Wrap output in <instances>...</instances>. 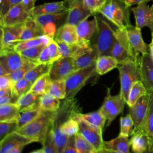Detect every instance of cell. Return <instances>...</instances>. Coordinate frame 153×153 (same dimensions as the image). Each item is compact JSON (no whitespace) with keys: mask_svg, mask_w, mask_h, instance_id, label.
Returning a JSON list of instances; mask_svg holds the SVG:
<instances>
[{"mask_svg":"<svg viewBox=\"0 0 153 153\" xmlns=\"http://www.w3.org/2000/svg\"><path fill=\"white\" fill-rule=\"evenodd\" d=\"M94 16L97 19V26L91 44L97 51L99 56L109 55L115 38L116 29L112 27L111 22L101 13L97 12Z\"/></svg>","mask_w":153,"mask_h":153,"instance_id":"6da1fadb","label":"cell"},{"mask_svg":"<svg viewBox=\"0 0 153 153\" xmlns=\"http://www.w3.org/2000/svg\"><path fill=\"white\" fill-rule=\"evenodd\" d=\"M131 7L125 0H106L98 13L117 27L126 28L131 25L130 20Z\"/></svg>","mask_w":153,"mask_h":153,"instance_id":"7a4b0ae2","label":"cell"},{"mask_svg":"<svg viewBox=\"0 0 153 153\" xmlns=\"http://www.w3.org/2000/svg\"><path fill=\"white\" fill-rule=\"evenodd\" d=\"M54 113L42 110L35 119L19 128L17 132L29 138L33 142L42 143L50 129Z\"/></svg>","mask_w":153,"mask_h":153,"instance_id":"3957f363","label":"cell"},{"mask_svg":"<svg viewBox=\"0 0 153 153\" xmlns=\"http://www.w3.org/2000/svg\"><path fill=\"white\" fill-rule=\"evenodd\" d=\"M109 55L115 58L118 63L130 60H140L141 56L131 47L126 28L118 27L115 30V38Z\"/></svg>","mask_w":153,"mask_h":153,"instance_id":"277c9868","label":"cell"},{"mask_svg":"<svg viewBox=\"0 0 153 153\" xmlns=\"http://www.w3.org/2000/svg\"><path fill=\"white\" fill-rule=\"evenodd\" d=\"M117 68L120 74L121 85L120 93L127 103L132 85L136 81L141 80L140 60H130L124 63H118Z\"/></svg>","mask_w":153,"mask_h":153,"instance_id":"5b68a950","label":"cell"},{"mask_svg":"<svg viewBox=\"0 0 153 153\" xmlns=\"http://www.w3.org/2000/svg\"><path fill=\"white\" fill-rule=\"evenodd\" d=\"M72 117L78 124L79 133L92 144L97 152H102L103 143L102 131L87 121L82 117L78 107L74 111Z\"/></svg>","mask_w":153,"mask_h":153,"instance_id":"8992f818","label":"cell"},{"mask_svg":"<svg viewBox=\"0 0 153 153\" xmlns=\"http://www.w3.org/2000/svg\"><path fill=\"white\" fill-rule=\"evenodd\" d=\"M96 72V62L84 68L78 69L71 74L66 79V94L65 99L75 98L77 93Z\"/></svg>","mask_w":153,"mask_h":153,"instance_id":"52a82bcc","label":"cell"},{"mask_svg":"<svg viewBox=\"0 0 153 153\" xmlns=\"http://www.w3.org/2000/svg\"><path fill=\"white\" fill-rule=\"evenodd\" d=\"M107 89L106 97L99 109L106 119L105 128L109 126L115 118L123 111L125 105L127 104L125 99L120 93L117 95L112 96L111 94L110 89L109 88Z\"/></svg>","mask_w":153,"mask_h":153,"instance_id":"ba28073f","label":"cell"},{"mask_svg":"<svg viewBox=\"0 0 153 153\" xmlns=\"http://www.w3.org/2000/svg\"><path fill=\"white\" fill-rule=\"evenodd\" d=\"M68 14V11L56 14H46L35 16L34 19L44 35L54 38L59 28L66 23Z\"/></svg>","mask_w":153,"mask_h":153,"instance_id":"9c48e42d","label":"cell"},{"mask_svg":"<svg viewBox=\"0 0 153 153\" xmlns=\"http://www.w3.org/2000/svg\"><path fill=\"white\" fill-rule=\"evenodd\" d=\"M25 60L21 54L14 48L0 51V76L17 70Z\"/></svg>","mask_w":153,"mask_h":153,"instance_id":"30bf717a","label":"cell"},{"mask_svg":"<svg viewBox=\"0 0 153 153\" xmlns=\"http://www.w3.org/2000/svg\"><path fill=\"white\" fill-rule=\"evenodd\" d=\"M32 142L29 138L15 131L0 140V152L21 153L26 145Z\"/></svg>","mask_w":153,"mask_h":153,"instance_id":"8fae6325","label":"cell"},{"mask_svg":"<svg viewBox=\"0 0 153 153\" xmlns=\"http://www.w3.org/2000/svg\"><path fill=\"white\" fill-rule=\"evenodd\" d=\"M76 71L74 57H62L52 63L49 74L52 81L65 80Z\"/></svg>","mask_w":153,"mask_h":153,"instance_id":"7c38bea8","label":"cell"},{"mask_svg":"<svg viewBox=\"0 0 153 153\" xmlns=\"http://www.w3.org/2000/svg\"><path fill=\"white\" fill-rule=\"evenodd\" d=\"M24 23L12 26L0 25V51L13 49L14 47L19 42Z\"/></svg>","mask_w":153,"mask_h":153,"instance_id":"4fadbf2b","label":"cell"},{"mask_svg":"<svg viewBox=\"0 0 153 153\" xmlns=\"http://www.w3.org/2000/svg\"><path fill=\"white\" fill-rule=\"evenodd\" d=\"M69 11L66 23L76 26L80 22L93 16L94 14L88 9L82 0H66Z\"/></svg>","mask_w":153,"mask_h":153,"instance_id":"5bb4252c","label":"cell"},{"mask_svg":"<svg viewBox=\"0 0 153 153\" xmlns=\"http://www.w3.org/2000/svg\"><path fill=\"white\" fill-rule=\"evenodd\" d=\"M153 2V1H152ZM148 2H142L136 7L131 8L134 14L136 26L142 29L148 27L153 32V2L151 6L147 5Z\"/></svg>","mask_w":153,"mask_h":153,"instance_id":"9a60e30c","label":"cell"},{"mask_svg":"<svg viewBox=\"0 0 153 153\" xmlns=\"http://www.w3.org/2000/svg\"><path fill=\"white\" fill-rule=\"evenodd\" d=\"M97 26V22L96 16L88 20V19L80 22L76 26V29L78 36V44L83 47H87L91 45V39L96 33Z\"/></svg>","mask_w":153,"mask_h":153,"instance_id":"2e32d148","label":"cell"},{"mask_svg":"<svg viewBox=\"0 0 153 153\" xmlns=\"http://www.w3.org/2000/svg\"><path fill=\"white\" fill-rule=\"evenodd\" d=\"M32 16L21 3L12 7L4 16L0 17V25L12 26L24 23Z\"/></svg>","mask_w":153,"mask_h":153,"instance_id":"e0dca14e","label":"cell"},{"mask_svg":"<svg viewBox=\"0 0 153 153\" xmlns=\"http://www.w3.org/2000/svg\"><path fill=\"white\" fill-rule=\"evenodd\" d=\"M149 100V92L140 97L135 103L129 107V114L134 123V131L142 125L146 116Z\"/></svg>","mask_w":153,"mask_h":153,"instance_id":"ac0fdd59","label":"cell"},{"mask_svg":"<svg viewBox=\"0 0 153 153\" xmlns=\"http://www.w3.org/2000/svg\"><path fill=\"white\" fill-rule=\"evenodd\" d=\"M126 29L129 42L135 51L141 55L149 53V45L142 38L141 29L130 25L126 27Z\"/></svg>","mask_w":153,"mask_h":153,"instance_id":"d6986e66","label":"cell"},{"mask_svg":"<svg viewBox=\"0 0 153 153\" xmlns=\"http://www.w3.org/2000/svg\"><path fill=\"white\" fill-rule=\"evenodd\" d=\"M140 69L141 81L148 91H153V60L149 53L141 55Z\"/></svg>","mask_w":153,"mask_h":153,"instance_id":"ffe728a7","label":"cell"},{"mask_svg":"<svg viewBox=\"0 0 153 153\" xmlns=\"http://www.w3.org/2000/svg\"><path fill=\"white\" fill-rule=\"evenodd\" d=\"M128 137L118 134L117 137L112 140H103L102 152L129 153L130 145Z\"/></svg>","mask_w":153,"mask_h":153,"instance_id":"44dd1931","label":"cell"},{"mask_svg":"<svg viewBox=\"0 0 153 153\" xmlns=\"http://www.w3.org/2000/svg\"><path fill=\"white\" fill-rule=\"evenodd\" d=\"M130 148L133 152H148L149 148V138L146 132L141 128L134 130L130 139Z\"/></svg>","mask_w":153,"mask_h":153,"instance_id":"7402d4cb","label":"cell"},{"mask_svg":"<svg viewBox=\"0 0 153 153\" xmlns=\"http://www.w3.org/2000/svg\"><path fill=\"white\" fill-rule=\"evenodd\" d=\"M66 2V0H64L61 1L44 3L35 6L33 10L32 16L34 17L42 14H56L69 11L68 7L65 5Z\"/></svg>","mask_w":153,"mask_h":153,"instance_id":"603a6c76","label":"cell"},{"mask_svg":"<svg viewBox=\"0 0 153 153\" xmlns=\"http://www.w3.org/2000/svg\"><path fill=\"white\" fill-rule=\"evenodd\" d=\"M99 54L91 45L88 46L74 58V64L76 70L86 68L96 62Z\"/></svg>","mask_w":153,"mask_h":153,"instance_id":"cb8c5ba5","label":"cell"},{"mask_svg":"<svg viewBox=\"0 0 153 153\" xmlns=\"http://www.w3.org/2000/svg\"><path fill=\"white\" fill-rule=\"evenodd\" d=\"M149 92L148 109L145 119L140 128L147 134L149 138V148L148 152L153 153V91Z\"/></svg>","mask_w":153,"mask_h":153,"instance_id":"d4e9b609","label":"cell"},{"mask_svg":"<svg viewBox=\"0 0 153 153\" xmlns=\"http://www.w3.org/2000/svg\"><path fill=\"white\" fill-rule=\"evenodd\" d=\"M54 39H58L68 44H78V36L76 26L66 23L61 26L55 36Z\"/></svg>","mask_w":153,"mask_h":153,"instance_id":"484cf974","label":"cell"},{"mask_svg":"<svg viewBox=\"0 0 153 153\" xmlns=\"http://www.w3.org/2000/svg\"><path fill=\"white\" fill-rule=\"evenodd\" d=\"M117 60L111 55L99 56L96 60V72L99 75H104L117 67Z\"/></svg>","mask_w":153,"mask_h":153,"instance_id":"4316f807","label":"cell"},{"mask_svg":"<svg viewBox=\"0 0 153 153\" xmlns=\"http://www.w3.org/2000/svg\"><path fill=\"white\" fill-rule=\"evenodd\" d=\"M41 35H44L41 29L36 22L34 17H30L24 23L19 42L36 38Z\"/></svg>","mask_w":153,"mask_h":153,"instance_id":"83f0119b","label":"cell"},{"mask_svg":"<svg viewBox=\"0 0 153 153\" xmlns=\"http://www.w3.org/2000/svg\"><path fill=\"white\" fill-rule=\"evenodd\" d=\"M41 96L30 90L21 96L16 103L19 108L20 111L28 109L41 108L39 104Z\"/></svg>","mask_w":153,"mask_h":153,"instance_id":"f1b7e54d","label":"cell"},{"mask_svg":"<svg viewBox=\"0 0 153 153\" xmlns=\"http://www.w3.org/2000/svg\"><path fill=\"white\" fill-rule=\"evenodd\" d=\"M20 109L16 103L0 105V121L17 120Z\"/></svg>","mask_w":153,"mask_h":153,"instance_id":"f546056e","label":"cell"},{"mask_svg":"<svg viewBox=\"0 0 153 153\" xmlns=\"http://www.w3.org/2000/svg\"><path fill=\"white\" fill-rule=\"evenodd\" d=\"M57 43L62 57H76L87 47H83L78 44H68L63 41L54 39ZM90 46V45H89ZM88 47V46H87Z\"/></svg>","mask_w":153,"mask_h":153,"instance_id":"4dcf8cb0","label":"cell"},{"mask_svg":"<svg viewBox=\"0 0 153 153\" xmlns=\"http://www.w3.org/2000/svg\"><path fill=\"white\" fill-rule=\"evenodd\" d=\"M148 91L141 80L136 81L131 86L128 97L127 105L128 107L133 105L142 96L147 94Z\"/></svg>","mask_w":153,"mask_h":153,"instance_id":"1f68e13d","label":"cell"},{"mask_svg":"<svg viewBox=\"0 0 153 153\" xmlns=\"http://www.w3.org/2000/svg\"><path fill=\"white\" fill-rule=\"evenodd\" d=\"M51 82L52 80L49 73L45 74L33 82L30 90L37 94L42 95L48 92Z\"/></svg>","mask_w":153,"mask_h":153,"instance_id":"d6a6232c","label":"cell"},{"mask_svg":"<svg viewBox=\"0 0 153 153\" xmlns=\"http://www.w3.org/2000/svg\"><path fill=\"white\" fill-rule=\"evenodd\" d=\"M39 104L44 111L56 112L60 106V99L56 98L48 92L41 96Z\"/></svg>","mask_w":153,"mask_h":153,"instance_id":"836d02e7","label":"cell"},{"mask_svg":"<svg viewBox=\"0 0 153 153\" xmlns=\"http://www.w3.org/2000/svg\"><path fill=\"white\" fill-rule=\"evenodd\" d=\"M52 63H39L30 69L25 75V78L29 82L33 83L41 76L49 73Z\"/></svg>","mask_w":153,"mask_h":153,"instance_id":"e575fe53","label":"cell"},{"mask_svg":"<svg viewBox=\"0 0 153 153\" xmlns=\"http://www.w3.org/2000/svg\"><path fill=\"white\" fill-rule=\"evenodd\" d=\"M42 111L41 108H37L20 111V115L17 119L19 129L32 121L41 114Z\"/></svg>","mask_w":153,"mask_h":153,"instance_id":"d590c367","label":"cell"},{"mask_svg":"<svg viewBox=\"0 0 153 153\" xmlns=\"http://www.w3.org/2000/svg\"><path fill=\"white\" fill-rule=\"evenodd\" d=\"M82 116L89 123L103 131L106 123V119L99 110L87 114H82Z\"/></svg>","mask_w":153,"mask_h":153,"instance_id":"8d00e7d4","label":"cell"},{"mask_svg":"<svg viewBox=\"0 0 153 153\" xmlns=\"http://www.w3.org/2000/svg\"><path fill=\"white\" fill-rule=\"evenodd\" d=\"M75 145L78 153H96L97 151L92 144L80 133L75 135Z\"/></svg>","mask_w":153,"mask_h":153,"instance_id":"74e56055","label":"cell"},{"mask_svg":"<svg viewBox=\"0 0 153 153\" xmlns=\"http://www.w3.org/2000/svg\"><path fill=\"white\" fill-rule=\"evenodd\" d=\"M48 93L59 99H65L66 94L65 80L52 81Z\"/></svg>","mask_w":153,"mask_h":153,"instance_id":"f35d334b","label":"cell"},{"mask_svg":"<svg viewBox=\"0 0 153 153\" xmlns=\"http://www.w3.org/2000/svg\"><path fill=\"white\" fill-rule=\"evenodd\" d=\"M42 147L39 149L32 151V153H59L54 140L52 133L49 130L47 136L42 143Z\"/></svg>","mask_w":153,"mask_h":153,"instance_id":"ab89813d","label":"cell"},{"mask_svg":"<svg viewBox=\"0 0 153 153\" xmlns=\"http://www.w3.org/2000/svg\"><path fill=\"white\" fill-rule=\"evenodd\" d=\"M36 65L37 64L35 63L26 60L25 63L19 69L12 72L10 74H8L9 76L12 80L14 84L16 81L23 78L26 74Z\"/></svg>","mask_w":153,"mask_h":153,"instance_id":"60d3db41","label":"cell"},{"mask_svg":"<svg viewBox=\"0 0 153 153\" xmlns=\"http://www.w3.org/2000/svg\"><path fill=\"white\" fill-rule=\"evenodd\" d=\"M134 131V123L128 114L120 118V131L119 134L130 137Z\"/></svg>","mask_w":153,"mask_h":153,"instance_id":"b9f144b4","label":"cell"},{"mask_svg":"<svg viewBox=\"0 0 153 153\" xmlns=\"http://www.w3.org/2000/svg\"><path fill=\"white\" fill-rule=\"evenodd\" d=\"M45 46L46 45H40L27 48L22 50L21 52H20V53L25 59L38 64V57L42 50Z\"/></svg>","mask_w":153,"mask_h":153,"instance_id":"7bdbcfd3","label":"cell"},{"mask_svg":"<svg viewBox=\"0 0 153 153\" xmlns=\"http://www.w3.org/2000/svg\"><path fill=\"white\" fill-rule=\"evenodd\" d=\"M18 129L17 120L0 121V140L9 134L17 131Z\"/></svg>","mask_w":153,"mask_h":153,"instance_id":"ee69618b","label":"cell"},{"mask_svg":"<svg viewBox=\"0 0 153 153\" xmlns=\"http://www.w3.org/2000/svg\"><path fill=\"white\" fill-rule=\"evenodd\" d=\"M32 84L33 83L29 82L25 78L23 77L16 81L13 84V91L14 93L19 97H20L21 96L25 94L30 90Z\"/></svg>","mask_w":153,"mask_h":153,"instance_id":"f6af8a7d","label":"cell"},{"mask_svg":"<svg viewBox=\"0 0 153 153\" xmlns=\"http://www.w3.org/2000/svg\"><path fill=\"white\" fill-rule=\"evenodd\" d=\"M43 45V44H42V41L41 39V38L39 36L38 37H36V38H32V39H29L27 40L19 42L17 44H16L14 47V49L16 51L20 53L22 50H23L26 48L35 47V46H38V45Z\"/></svg>","mask_w":153,"mask_h":153,"instance_id":"bcb514c9","label":"cell"},{"mask_svg":"<svg viewBox=\"0 0 153 153\" xmlns=\"http://www.w3.org/2000/svg\"><path fill=\"white\" fill-rule=\"evenodd\" d=\"M47 47L52 63L54 61L62 57V54L60 51L59 47L56 41L54 40V39H53L47 45Z\"/></svg>","mask_w":153,"mask_h":153,"instance_id":"7dc6e473","label":"cell"},{"mask_svg":"<svg viewBox=\"0 0 153 153\" xmlns=\"http://www.w3.org/2000/svg\"><path fill=\"white\" fill-rule=\"evenodd\" d=\"M22 0H0V17L4 16L12 7L20 4Z\"/></svg>","mask_w":153,"mask_h":153,"instance_id":"c3c4849f","label":"cell"},{"mask_svg":"<svg viewBox=\"0 0 153 153\" xmlns=\"http://www.w3.org/2000/svg\"><path fill=\"white\" fill-rule=\"evenodd\" d=\"M106 0H82L85 6L94 14L97 13Z\"/></svg>","mask_w":153,"mask_h":153,"instance_id":"681fc988","label":"cell"},{"mask_svg":"<svg viewBox=\"0 0 153 153\" xmlns=\"http://www.w3.org/2000/svg\"><path fill=\"white\" fill-rule=\"evenodd\" d=\"M19 97L14 93V91L0 96V105L8 103H17Z\"/></svg>","mask_w":153,"mask_h":153,"instance_id":"f907efd6","label":"cell"},{"mask_svg":"<svg viewBox=\"0 0 153 153\" xmlns=\"http://www.w3.org/2000/svg\"><path fill=\"white\" fill-rule=\"evenodd\" d=\"M67 152H73V153H78L76 145H75V135L70 136L68 140L65 148L63 153H67Z\"/></svg>","mask_w":153,"mask_h":153,"instance_id":"816d5d0a","label":"cell"},{"mask_svg":"<svg viewBox=\"0 0 153 153\" xmlns=\"http://www.w3.org/2000/svg\"><path fill=\"white\" fill-rule=\"evenodd\" d=\"M39 63H52L47 45L43 48L39 54L38 59V64Z\"/></svg>","mask_w":153,"mask_h":153,"instance_id":"f5cc1de1","label":"cell"},{"mask_svg":"<svg viewBox=\"0 0 153 153\" xmlns=\"http://www.w3.org/2000/svg\"><path fill=\"white\" fill-rule=\"evenodd\" d=\"M14 83L8 74L0 76V89L11 88L13 87Z\"/></svg>","mask_w":153,"mask_h":153,"instance_id":"db71d44e","label":"cell"},{"mask_svg":"<svg viewBox=\"0 0 153 153\" xmlns=\"http://www.w3.org/2000/svg\"><path fill=\"white\" fill-rule=\"evenodd\" d=\"M21 4L23 7L28 12L32 14L33 10L35 7V2L33 0H22Z\"/></svg>","mask_w":153,"mask_h":153,"instance_id":"11a10c76","label":"cell"},{"mask_svg":"<svg viewBox=\"0 0 153 153\" xmlns=\"http://www.w3.org/2000/svg\"><path fill=\"white\" fill-rule=\"evenodd\" d=\"M149 45V54L153 60V32H151V41Z\"/></svg>","mask_w":153,"mask_h":153,"instance_id":"9f6ffc18","label":"cell"},{"mask_svg":"<svg viewBox=\"0 0 153 153\" xmlns=\"http://www.w3.org/2000/svg\"><path fill=\"white\" fill-rule=\"evenodd\" d=\"M149 1H153V0H133L132 2V5H137L140 3L142 2H148Z\"/></svg>","mask_w":153,"mask_h":153,"instance_id":"6f0895ef","label":"cell"},{"mask_svg":"<svg viewBox=\"0 0 153 153\" xmlns=\"http://www.w3.org/2000/svg\"><path fill=\"white\" fill-rule=\"evenodd\" d=\"M128 4H129L130 6H132V2L133 0H125Z\"/></svg>","mask_w":153,"mask_h":153,"instance_id":"680465c9","label":"cell"},{"mask_svg":"<svg viewBox=\"0 0 153 153\" xmlns=\"http://www.w3.org/2000/svg\"><path fill=\"white\" fill-rule=\"evenodd\" d=\"M33 1H35V2H36V1H37V0H33Z\"/></svg>","mask_w":153,"mask_h":153,"instance_id":"91938a15","label":"cell"}]
</instances>
